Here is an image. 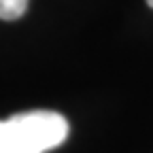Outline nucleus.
I'll return each instance as SVG.
<instances>
[{
    "label": "nucleus",
    "mask_w": 153,
    "mask_h": 153,
    "mask_svg": "<svg viewBox=\"0 0 153 153\" xmlns=\"http://www.w3.org/2000/svg\"><path fill=\"white\" fill-rule=\"evenodd\" d=\"M70 126L55 111H28L0 119V153H47L68 138Z\"/></svg>",
    "instance_id": "nucleus-1"
},
{
    "label": "nucleus",
    "mask_w": 153,
    "mask_h": 153,
    "mask_svg": "<svg viewBox=\"0 0 153 153\" xmlns=\"http://www.w3.org/2000/svg\"><path fill=\"white\" fill-rule=\"evenodd\" d=\"M28 2L30 0H0V19H7V22L19 19L26 13Z\"/></svg>",
    "instance_id": "nucleus-2"
},
{
    "label": "nucleus",
    "mask_w": 153,
    "mask_h": 153,
    "mask_svg": "<svg viewBox=\"0 0 153 153\" xmlns=\"http://www.w3.org/2000/svg\"><path fill=\"white\" fill-rule=\"evenodd\" d=\"M147 4H149V7H151V9H153V0H147Z\"/></svg>",
    "instance_id": "nucleus-3"
}]
</instances>
